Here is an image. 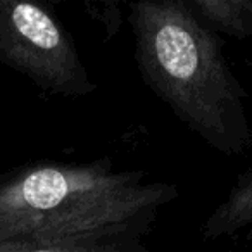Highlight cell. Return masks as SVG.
<instances>
[{
	"instance_id": "1",
	"label": "cell",
	"mask_w": 252,
	"mask_h": 252,
	"mask_svg": "<svg viewBox=\"0 0 252 252\" xmlns=\"http://www.w3.org/2000/svg\"><path fill=\"white\" fill-rule=\"evenodd\" d=\"M137 63L151 90L211 147L242 154L251 145L245 92L220 40L185 0L130 5Z\"/></svg>"
},
{
	"instance_id": "2",
	"label": "cell",
	"mask_w": 252,
	"mask_h": 252,
	"mask_svg": "<svg viewBox=\"0 0 252 252\" xmlns=\"http://www.w3.org/2000/svg\"><path fill=\"white\" fill-rule=\"evenodd\" d=\"M173 197L164 183H144L109 166H36L0 183V244L111 242Z\"/></svg>"
},
{
	"instance_id": "3",
	"label": "cell",
	"mask_w": 252,
	"mask_h": 252,
	"mask_svg": "<svg viewBox=\"0 0 252 252\" xmlns=\"http://www.w3.org/2000/svg\"><path fill=\"white\" fill-rule=\"evenodd\" d=\"M0 64L50 94L85 97L95 90L64 28L40 5L0 0Z\"/></svg>"
},
{
	"instance_id": "4",
	"label": "cell",
	"mask_w": 252,
	"mask_h": 252,
	"mask_svg": "<svg viewBox=\"0 0 252 252\" xmlns=\"http://www.w3.org/2000/svg\"><path fill=\"white\" fill-rule=\"evenodd\" d=\"M187 5L213 33L252 40V0H189Z\"/></svg>"
},
{
	"instance_id": "5",
	"label": "cell",
	"mask_w": 252,
	"mask_h": 252,
	"mask_svg": "<svg viewBox=\"0 0 252 252\" xmlns=\"http://www.w3.org/2000/svg\"><path fill=\"white\" fill-rule=\"evenodd\" d=\"M25 252H145L135 242L111 240L98 242V244H78V245H50V247H35L32 245Z\"/></svg>"
},
{
	"instance_id": "6",
	"label": "cell",
	"mask_w": 252,
	"mask_h": 252,
	"mask_svg": "<svg viewBox=\"0 0 252 252\" xmlns=\"http://www.w3.org/2000/svg\"><path fill=\"white\" fill-rule=\"evenodd\" d=\"M30 247L32 244H26V242H5V244H0V252H25Z\"/></svg>"
}]
</instances>
